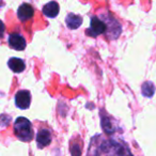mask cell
Returning <instances> with one entry per match:
<instances>
[{
	"instance_id": "1",
	"label": "cell",
	"mask_w": 156,
	"mask_h": 156,
	"mask_svg": "<svg viewBox=\"0 0 156 156\" xmlns=\"http://www.w3.org/2000/svg\"><path fill=\"white\" fill-rule=\"evenodd\" d=\"M101 151L106 156H133L125 143L119 142L113 139L102 140Z\"/></svg>"
},
{
	"instance_id": "2",
	"label": "cell",
	"mask_w": 156,
	"mask_h": 156,
	"mask_svg": "<svg viewBox=\"0 0 156 156\" xmlns=\"http://www.w3.org/2000/svg\"><path fill=\"white\" fill-rule=\"evenodd\" d=\"M98 17L104 22L105 26H106L105 35L108 37V40H110V41L117 40L122 32V27L120 25V23L115 20V16L111 15L108 11H105L103 13H101V15Z\"/></svg>"
},
{
	"instance_id": "3",
	"label": "cell",
	"mask_w": 156,
	"mask_h": 156,
	"mask_svg": "<svg viewBox=\"0 0 156 156\" xmlns=\"http://www.w3.org/2000/svg\"><path fill=\"white\" fill-rule=\"evenodd\" d=\"M14 132L17 138L24 142L31 141L33 138L32 124L27 118L20 117L16 119L15 124H14Z\"/></svg>"
},
{
	"instance_id": "4",
	"label": "cell",
	"mask_w": 156,
	"mask_h": 156,
	"mask_svg": "<svg viewBox=\"0 0 156 156\" xmlns=\"http://www.w3.org/2000/svg\"><path fill=\"white\" fill-rule=\"evenodd\" d=\"M106 32V26H105L104 22L101 20L98 16H93L91 17V24H90V28L86 30V33L90 37H98L101 34H105Z\"/></svg>"
},
{
	"instance_id": "5",
	"label": "cell",
	"mask_w": 156,
	"mask_h": 156,
	"mask_svg": "<svg viewBox=\"0 0 156 156\" xmlns=\"http://www.w3.org/2000/svg\"><path fill=\"white\" fill-rule=\"evenodd\" d=\"M31 103V94L27 90L18 91L15 95V105L20 109H28Z\"/></svg>"
},
{
	"instance_id": "6",
	"label": "cell",
	"mask_w": 156,
	"mask_h": 156,
	"mask_svg": "<svg viewBox=\"0 0 156 156\" xmlns=\"http://www.w3.org/2000/svg\"><path fill=\"white\" fill-rule=\"evenodd\" d=\"M9 45L15 50H24L27 46L26 40L18 33H12L9 37Z\"/></svg>"
},
{
	"instance_id": "7",
	"label": "cell",
	"mask_w": 156,
	"mask_h": 156,
	"mask_svg": "<svg viewBox=\"0 0 156 156\" xmlns=\"http://www.w3.org/2000/svg\"><path fill=\"white\" fill-rule=\"evenodd\" d=\"M51 142V134L48 129L46 128H42L41 130H39L37 135V144L40 149L47 147Z\"/></svg>"
},
{
	"instance_id": "8",
	"label": "cell",
	"mask_w": 156,
	"mask_h": 156,
	"mask_svg": "<svg viewBox=\"0 0 156 156\" xmlns=\"http://www.w3.org/2000/svg\"><path fill=\"white\" fill-rule=\"evenodd\" d=\"M101 124L104 129V132L108 135H112L115 132V121L111 117H109L107 113H101Z\"/></svg>"
},
{
	"instance_id": "9",
	"label": "cell",
	"mask_w": 156,
	"mask_h": 156,
	"mask_svg": "<svg viewBox=\"0 0 156 156\" xmlns=\"http://www.w3.org/2000/svg\"><path fill=\"white\" fill-rule=\"evenodd\" d=\"M34 14V10L29 3H23L17 10V16L22 22L30 20Z\"/></svg>"
},
{
	"instance_id": "10",
	"label": "cell",
	"mask_w": 156,
	"mask_h": 156,
	"mask_svg": "<svg viewBox=\"0 0 156 156\" xmlns=\"http://www.w3.org/2000/svg\"><path fill=\"white\" fill-rule=\"evenodd\" d=\"M65 23H66L67 28L72 29V30H75V29H78L81 26V24H83V17L80 15L69 13L65 17Z\"/></svg>"
},
{
	"instance_id": "11",
	"label": "cell",
	"mask_w": 156,
	"mask_h": 156,
	"mask_svg": "<svg viewBox=\"0 0 156 156\" xmlns=\"http://www.w3.org/2000/svg\"><path fill=\"white\" fill-rule=\"evenodd\" d=\"M59 11H60V8L56 1H50L43 7V14L49 18H55L56 16H58Z\"/></svg>"
},
{
	"instance_id": "12",
	"label": "cell",
	"mask_w": 156,
	"mask_h": 156,
	"mask_svg": "<svg viewBox=\"0 0 156 156\" xmlns=\"http://www.w3.org/2000/svg\"><path fill=\"white\" fill-rule=\"evenodd\" d=\"M8 65H9V67L14 73H20L26 67L25 62L20 58H11L9 60V62H8Z\"/></svg>"
},
{
	"instance_id": "13",
	"label": "cell",
	"mask_w": 156,
	"mask_h": 156,
	"mask_svg": "<svg viewBox=\"0 0 156 156\" xmlns=\"http://www.w3.org/2000/svg\"><path fill=\"white\" fill-rule=\"evenodd\" d=\"M141 92L145 98H152L155 93V86L152 81H145L141 86Z\"/></svg>"
},
{
	"instance_id": "14",
	"label": "cell",
	"mask_w": 156,
	"mask_h": 156,
	"mask_svg": "<svg viewBox=\"0 0 156 156\" xmlns=\"http://www.w3.org/2000/svg\"><path fill=\"white\" fill-rule=\"evenodd\" d=\"M72 156H81V147L79 144H73L71 147Z\"/></svg>"
},
{
	"instance_id": "15",
	"label": "cell",
	"mask_w": 156,
	"mask_h": 156,
	"mask_svg": "<svg viewBox=\"0 0 156 156\" xmlns=\"http://www.w3.org/2000/svg\"><path fill=\"white\" fill-rule=\"evenodd\" d=\"M3 32H5V25H3L2 20H0V39L2 37Z\"/></svg>"
}]
</instances>
